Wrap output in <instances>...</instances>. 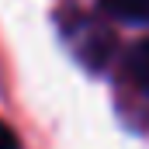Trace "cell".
<instances>
[{"label": "cell", "mask_w": 149, "mask_h": 149, "mask_svg": "<svg viewBox=\"0 0 149 149\" xmlns=\"http://www.w3.org/2000/svg\"><path fill=\"white\" fill-rule=\"evenodd\" d=\"M0 149H21L17 135H14V128H10V125H3V121H0Z\"/></svg>", "instance_id": "3"}, {"label": "cell", "mask_w": 149, "mask_h": 149, "mask_svg": "<svg viewBox=\"0 0 149 149\" xmlns=\"http://www.w3.org/2000/svg\"><path fill=\"white\" fill-rule=\"evenodd\" d=\"M104 10L125 24H149V0H101Z\"/></svg>", "instance_id": "1"}, {"label": "cell", "mask_w": 149, "mask_h": 149, "mask_svg": "<svg viewBox=\"0 0 149 149\" xmlns=\"http://www.w3.org/2000/svg\"><path fill=\"white\" fill-rule=\"evenodd\" d=\"M128 76L135 80V87L142 94H149V38L132 45V52H128Z\"/></svg>", "instance_id": "2"}]
</instances>
